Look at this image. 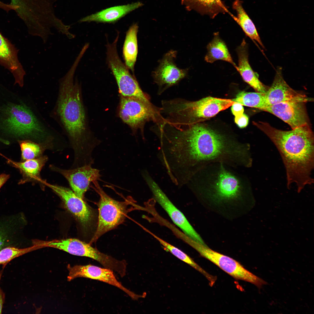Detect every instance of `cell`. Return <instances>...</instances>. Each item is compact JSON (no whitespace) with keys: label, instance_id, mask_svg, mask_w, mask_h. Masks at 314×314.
<instances>
[{"label":"cell","instance_id":"obj_1","mask_svg":"<svg viewBox=\"0 0 314 314\" xmlns=\"http://www.w3.org/2000/svg\"><path fill=\"white\" fill-rule=\"evenodd\" d=\"M167 150L175 171L186 181L210 164L249 167L252 163L249 145L232 142L200 123L174 128Z\"/></svg>","mask_w":314,"mask_h":314},{"label":"cell","instance_id":"obj_2","mask_svg":"<svg viewBox=\"0 0 314 314\" xmlns=\"http://www.w3.org/2000/svg\"><path fill=\"white\" fill-rule=\"evenodd\" d=\"M271 140L278 150L284 165L287 186L295 183L299 192L314 183V137L309 124L290 131L274 128L268 123H253Z\"/></svg>","mask_w":314,"mask_h":314},{"label":"cell","instance_id":"obj_3","mask_svg":"<svg viewBox=\"0 0 314 314\" xmlns=\"http://www.w3.org/2000/svg\"><path fill=\"white\" fill-rule=\"evenodd\" d=\"M227 166L221 163L206 165L195 173L187 184L194 192L214 201L240 199L249 185L242 176Z\"/></svg>","mask_w":314,"mask_h":314},{"label":"cell","instance_id":"obj_4","mask_svg":"<svg viewBox=\"0 0 314 314\" xmlns=\"http://www.w3.org/2000/svg\"><path fill=\"white\" fill-rule=\"evenodd\" d=\"M66 74L59 81L57 111L69 138L76 158L84 154L86 141L85 111L77 78Z\"/></svg>","mask_w":314,"mask_h":314},{"label":"cell","instance_id":"obj_5","mask_svg":"<svg viewBox=\"0 0 314 314\" xmlns=\"http://www.w3.org/2000/svg\"><path fill=\"white\" fill-rule=\"evenodd\" d=\"M235 102L229 99L208 97L191 101L181 99L163 101L161 112L173 124L186 125L200 122L212 117L231 106Z\"/></svg>","mask_w":314,"mask_h":314},{"label":"cell","instance_id":"obj_6","mask_svg":"<svg viewBox=\"0 0 314 314\" xmlns=\"http://www.w3.org/2000/svg\"><path fill=\"white\" fill-rule=\"evenodd\" d=\"M58 0H10V4L17 7L15 11L26 25L29 33L41 38L46 43L49 35H53L51 28L59 32L66 26L56 15L53 5Z\"/></svg>","mask_w":314,"mask_h":314},{"label":"cell","instance_id":"obj_7","mask_svg":"<svg viewBox=\"0 0 314 314\" xmlns=\"http://www.w3.org/2000/svg\"><path fill=\"white\" fill-rule=\"evenodd\" d=\"M4 112L2 127L9 133L16 136L30 138L37 140H43L45 141L50 138H45L46 132L44 128L26 106L10 105Z\"/></svg>","mask_w":314,"mask_h":314},{"label":"cell","instance_id":"obj_8","mask_svg":"<svg viewBox=\"0 0 314 314\" xmlns=\"http://www.w3.org/2000/svg\"><path fill=\"white\" fill-rule=\"evenodd\" d=\"M93 188L99 194L97 225L90 243L95 242L101 236L122 223L129 211L131 201H116L108 195L100 186L97 181L92 182Z\"/></svg>","mask_w":314,"mask_h":314},{"label":"cell","instance_id":"obj_9","mask_svg":"<svg viewBox=\"0 0 314 314\" xmlns=\"http://www.w3.org/2000/svg\"><path fill=\"white\" fill-rule=\"evenodd\" d=\"M118 34L112 43L106 44L107 62L117 83L122 96L150 101L149 96L141 90L136 79L120 59L117 52Z\"/></svg>","mask_w":314,"mask_h":314},{"label":"cell","instance_id":"obj_10","mask_svg":"<svg viewBox=\"0 0 314 314\" xmlns=\"http://www.w3.org/2000/svg\"><path fill=\"white\" fill-rule=\"evenodd\" d=\"M184 242L197 251L200 255L211 261L235 279L250 283L260 288L267 283L245 269L233 258L211 249L202 244L186 236Z\"/></svg>","mask_w":314,"mask_h":314},{"label":"cell","instance_id":"obj_11","mask_svg":"<svg viewBox=\"0 0 314 314\" xmlns=\"http://www.w3.org/2000/svg\"><path fill=\"white\" fill-rule=\"evenodd\" d=\"M121 97L119 117L131 128H142L147 121H153L158 125L165 121L161 115V108L155 106L150 101L136 98Z\"/></svg>","mask_w":314,"mask_h":314},{"label":"cell","instance_id":"obj_12","mask_svg":"<svg viewBox=\"0 0 314 314\" xmlns=\"http://www.w3.org/2000/svg\"><path fill=\"white\" fill-rule=\"evenodd\" d=\"M46 184L60 198L65 208L79 222L83 231L91 233L94 236L98 220L95 210L71 189L56 185L47 183Z\"/></svg>","mask_w":314,"mask_h":314},{"label":"cell","instance_id":"obj_13","mask_svg":"<svg viewBox=\"0 0 314 314\" xmlns=\"http://www.w3.org/2000/svg\"><path fill=\"white\" fill-rule=\"evenodd\" d=\"M42 247L58 249L74 255L92 258L104 267L115 270L118 267L119 261L110 256L102 253L90 244L75 238H68L49 241H42Z\"/></svg>","mask_w":314,"mask_h":314},{"label":"cell","instance_id":"obj_14","mask_svg":"<svg viewBox=\"0 0 314 314\" xmlns=\"http://www.w3.org/2000/svg\"><path fill=\"white\" fill-rule=\"evenodd\" d=\"M142 175L154 199L166 211L174 223L189 237L197 242L204 244L183 214L171 202L149 173L145 171Z\"/></svg>","mask_w":314,"mask_h":314},{"label":"cell","instance_id":"obj_15","mask_svg":"<svg viewBox=\"0 0 314 314\" xmlns=\"http://www.w3.org/2000/svg\"><path fill=\"white\" fill-rule=\"evenodd\" d=\"M69 271L67 278L71 281L78 277H83L97 280L115 286L122 290L133 300L141 297L128 289L123 286L116 278L113 271L108 268H101L91 264L76 265L73 266L68 265Z\"/></svg>","mask_w":314,"mask_h":314},{"label":"cell","instance_id":"obj_16","mask_svg":"<svg viewBox=\"0 0 314 314\" xmlns=\"http://www.w3.org/2000/svg\"><path fill=\"white\" fill-rule=\"evenodd\" d=\"M50 168L64 177L75 194L83 199L91 183L100 179L99 170L92 168L91 163L70 170L62 169L53 165H51Z\"/></svg>","mask_w":314,"mask_h":314},{"label":"cell","instance_id":"obj_17","mask_svg":"<svg viewBox=\"0 0 314 314\" xmlns=\"http://www.w3.org/2000/svg\"><path fill=\"white\" fill-rule=\"evenodd\" d=\"M177 52L171 50L166 53L152 75L160 91L177 83L187 74L188 70L178 68L175 63Z\"/></svg>","mask_w":314,"mask_h":314},{"label":"cell","instance_id":"obj_18","mask_svg":"<svg viewBox=\"0 0 314 314\" xmlns=\"http://www.w3.org/2000/svg\"><path fill=\"white\" fill-rule=\"evenodd\" d=\"M305 103L301 102H283L269 106L262 110L275 115L293 129L309 124Z\"/></svg>","mask_w":314,"mask_h":314},{"label":"cell","instance_id":"obj_19","mask_svg":"<svg viewBox=\"0 0 314 314\" xmlns=\"http://www.w3.org/2000/svg\"><path fill=\"white\" fill-rule=\"evenodd\" d=\"M268 106L285 102L306 103L313 101L312 98L291 88L284 79L281 67H278L273 82L265 92Z\"/></svg>","mask_w":314,"mask_h":314},{"label":"cell","instance_id":"obj_20","mask_svg":"<svg viewBox=\"0 0 314 314\" xmlns=\"http://www.w3.org/2000/svg\"><path fill=\"white\" fill-rule=\"evenodd\" d=\"M17 49L0 32V65L8 70L15 80L14 84L22 87L26 72L18 60Z\"/></svg>","mask_w":314,"mask_h":314},{"label":"cell","instance_id":"obj_21","mask_svg":"<svg viewBox=\"0 0 314 314\" xmlns=\"http://www.w3.org/2000/svg\"><path fill=\"white\" fill-rule=\"evenodd\" d=\"M248 44L243 39L236 49L238 57V71L244 81L249 85L256 92H265L269 88L259 80L258 76L252 69L248 59Z\"/></svg>","mask_w":314,"mask_h":314},{"label":"cell","instance_id":"obj_22","mask_svg":"<svg viewBox=\"0 0 314 314\" xmlns=\"http://www.w3.org/2000/svg\"><path fill=\"white\" fill-rule=\"evenodd\" d=\"M143 5L142 3L137 2L112 7L84 17L80 19L78 22L114 23Z\"/></svg>","mask_w":314,"mask_h":314},{"label":"cell","instance_id":"obj_23","mask_svg":"<svg viewBox=\"0 0 314 314\" xmlns=\"http://www.w3.org/2000/svg\"><path fill=\"white\" fill-rule=\"evenodd\" d=\"M207 53L205 57L207 62L213 63L221 60L232 64L237 70L238 66L234 62L224 42L220 38L218 33H214L212 40L207 46Z\"/></svg>","mask_w":314,"mask_h":314},{"label":"cell","instance_id":"obj_24","mask_svg":"<svg viewBox=\"0 0 314 314\" xmlns=\"http://www.w3.org/2000/svg\"><path fill=\"white\" fill-rule=\"evenodd\" d=\"M138 29L137 23L133 24L130 27L126 34L123 49L124 64L133 73L138 53L137 35Z\"/></svg>","mask_w":314,"mask_h":314},{"label":"cell","instance_id":"obj_25","mask_svg":"<svg viewBox=\"0 0 314 314\" xmlns=\"http://www.w3.org/2000/svg\"><path fill=\"white\" fill-rule=\"evenodd\" d=\"M181 2L188 10H194L213 17L220 12L232 15L221 0H181Z\"/></svg>","mask_w":314,"mask_h":314},{"label":"cell","instance_id":"obj_26","mask_svg":"<svg viewBox=\"0 0 314 314\" xmlns=\"http://www.w3.org/2000/svg\"><path fill=\"white\" fill-rule=\"evenodd\" d=\"M233 7L236 11L237 16L233 15L232 17L240 26L246 35L264 48L254 23L244 9L240 1L235 0L233 3Z\"/></svg>","mask_w":314,"mask_h":314},{"label":"cell","instance_id":"obj_27","mask_svg":"<svg viewBox=\"0 0 314 314\" xmlns=\"http://www.w3.org/2000/svg\"><path fill=\"white\" fill-rule=\"evenodd\" d=\"M146 231L154 237L167 250L175 256L187 263L202 274L209 282L210 286L213 285L216 280V277L209 274L196 263L191 258L182 251L160 238L149 230L145 229Z\"/></svg>","mask_w":314,"mask_h":314},{"label":"cell","instance_id":"obj_28","mask_svg":"<svg viewBox=\"0 0 314 314\" xmlns=\"http://www.w3.org/2000/svg\"><path fill=\"white\" fill-rule=\"evenodd\" d=\"M48 159L47 156H42L38 158L14 164L22 171L29 180L37 182H42V181L40 178V172Z\"/></svg>","mask_w":314,"mask_h":314},{"label":"cell","instance_id":"obj_29","mask_svg":"<svg viewBox=\"0 0 314 314\" xmlns=\"http://www.w3.org/2000/svg\"><path fill=\"white\" fill-rule=\"evenodd\" d=\"M51 140L39 143L28 140L20 141L22 159L25 161L42 156L44 151L51 146Z\"/></svg>","mask_w":314,"mask_h":314},{"label":"cell","instance_id":"obj_30","mask_svg":"<svg viewBox=\"0 0 314 314\" xmlns=\"http://www.w3.org/2000/svg\"><path fill=\"white\" fill-rule=\"evenodd\" d=\"M244 106L262 110L268 106L265 92H248L242 91L232 100Z\"/></svg>","mask_w":314,"mask_h":314},{"label":"cell","instance_id":"obj_31","mask_svg":"<svg viewBox=\"0 0 314 314\" xmlns=\"http://www.w3.org/2000/svg\"><path fill=\"white\" fill-rule=\"evenodd\" d=\"M36 249L34 245L23 249L10 247L3 248L0 250V265L6 264L13 259Z\"/></svg>","mask_w":314,"mask_h":314},{"label":"cell","instance_id":"obj_32","mask_svg":"<svg viewBox=\"0 0 314 314\" xmlns=\"http://www.w3.org/2000/svg\"><path fill=\"white\" fill-rule=\"evenodd\" d=\"M234 121L235 123L239 127L243 128L246 127L249 122V118L245 114L235 117Z\"/></svg>","mask_w":314,"mask_h":314},{"label":"cell","instance_id":"obj_33","mask_svg":"<svg viewBox=\"0 0 314 314\" xmlns=\"http://www.w3.org/2000/svg\"><path fill=\"white\" fill-rule=\"evenodd\" d=\"M231 106V112L235 117L244 113V108L243 106L241 104L235 102Z\"/></svg>","mask_w":314,"mask_h":314},{"label":"cell","instance_id":"obj_34","mask_svg":"<svg viewBox=\"0 0 314 314\" xmlns=\"http://www.w3.org/2000/svg\"><path fill=\"white\" fill-rule=\"evenodd\" d=\"M17 7V6L11 4L5 3L0 1V8L4 10L7 12H8L10 10H15Z\"/></svg>","mask_w":314,"mask_h":314},{"label":"cell","instance_id":"obj_35","mask_svg":"<svg viewBox=\"0 0 314 314\" xmlns=\"http://www.w3.org/2000/svg\"><path fill=\"white\" fill-rule=\"evenodd\" d=\"M10 177V175L5 174L0 175V188Z\"/></svg>","mask_w":314,"mask_h":314},{"label":"cell","instance_id":"obj_36","mask_svg":"<svg viewBox=\"0 0 314 314\" xmlns=\"http://www.w3.org/2000/svg\"><path fill=\"white\" fill-rule=\"evenodd\" d=\"M5 299V294L0 287V314H1Z\"/></svg>","mask_w":314,"mask_h":314},{"label":"cell","instance_id":"obj_37","mask_svg":"<svg viewBox=\"0 0 314 314\" xmlns=\"http://www.w3.org/2000/svg\"><path fill=\"white\" fill-rule=\"evenodd\" d=\"M4 239L3 236L0 232V250L3 248Z\"/></svg>","mask_w":314,"mask_h":314},{"label":"cell","instance_id":"obj_38","mask_svg":"<svg viewBox=\"0 0 314 314\" xmlns=\"http://www.w3.org/2000/svg\"><path fill=\"white\" fill-rule=\"evenodd\" d=\"M0 155H1V156H3V155H2V154H1L0 153Z\"/></svg>","mask_w":314,"mask_h":314}]
</instances>
